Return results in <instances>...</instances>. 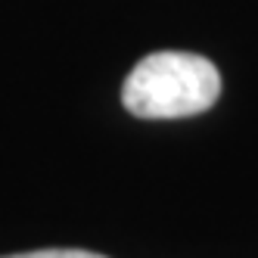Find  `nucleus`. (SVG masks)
Masks as SVG:
<instances>
[{"mask_svg":"<svg viewBox=\"0 0 258 258\" xmlns=\"http://www.w3.org/2000/svg\"><path fill=\"white\" fill-rule=\"evenodd\" d=\"M4 258H106L87 249H38V252H22V255H4Z\"/></svg>","mask_w":258,"mask_h":258,"instance_id":"f03ea898","label":"nucleus"},{"mask_svg":"<svg viewBox=\"0 0 258 258\" xmlns=\"http://www.w3.org/2000/svg\"><path fill=\"white\" fill-rule=\"evenodd\" d=\"M218 94L221 75L212 59L159 50L131 69L121 87V103L137 118H190L209 112Z\"/></svg>","mask_w":258,"mask_h":258,"instance_id":"f257e3e1","label":"nucleus"}]
</instances>
